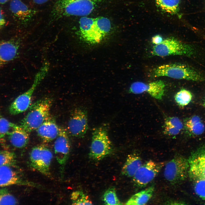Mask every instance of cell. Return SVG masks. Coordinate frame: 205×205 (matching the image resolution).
<instances>
[{"mask_svg": "<svg viewBox=\"0 0 205 205\" xmlns=\"http://www.w3.org/2000/svg\"><path fill=\"white\" fill-rule=\"evenodd\" d=\"M100 0H56L51 20L71 16H85L95 9Z\"/></svg>", "mask_w": 205, "mask_h": 205, "instance_id": "6da1fadb", "label": "cell"}, {"mask_svg": "<svg viewBox=\"0 0 205 205\" xmlns=\"http://www.w3.org/2000/svg\"><path fill=\"white\" fill-rule=\"evenodd\" d=\"M153 77H166L178 79L195 81H205V77L196 69L181 63L163 64L157 66L153 71Z\"/></svg>", "mask_w": 205, "mask_h": 205, "instance_id": "7a4b0ae2", "label": "cell"}, {"mask_svg": "<svg viewBox=\"0 0 205 205\" xmlns=\"http://www.w3.org/2000/svg\"><path fill=\"white\" fill-rule=\"evenodd\" d=\"M52 103L50 98L37 101L30 106L29 110L19 125L28 133L36 130L50 117Z\"/></svg>", "mask_w": 205, "mask_h": 205, "instance_id": "3957f363", "label": "cell"}, {"mask_svg": "<svg viewBox=\"0 0 205 205\" xmlns=\"http://www.w3.org/2000/svg\"><path fill=\"white\" fill-rule=\"evenodd\" d=\"M79 24L80 37L88 44L100 43L109 34L105 26L97 18L82 17Z\"/></svg>", "mask_w": 205, "mask_h": 205, "instance_id": "277c9868", "label": "cell"}, {"mask_svg": "<svg viewBox=\"0 0 205 205\" xmlns=\"http://www.w3.org/2000/svg\"><path fill=\"white\" fill-rule=\"evenodd\" d=\"M49 68L47 62L43 64L34 77L31 86L25 92L18 96L9 107L10 113L16 115L26 111L29 108L32 95L38 86L47 75Z\"/></svg>", "mask_w": 205, "mask_h": 205, "instance_id": "5b68a950", "label": "cell"}, {"mask_svg": "<svg viewBox=\"0 0 205 205\" xmlns=\"http://www.w3.org/2000/svg\"><path fill=\"white\" fill-rule=\"evenodd\" d=\"M195 52L192 46L173 38H166L159 44L155 45L151 52L152 55L160 57L171 55L190 57Z\"/></svg>", "mask_w": 205, "mask_h": 205, "instance_id": "8992f818", "label": "cell"}, {"mask_svg": "<svg viewBox=\"0 0 205 205\" xmlns=\"http://www.w3.org/2000/svg\"><path fill=\"white\" fill-rule=\"evenodd\" d=\"M112 147L107 129L101 126L93 129L89 156L96 160L102 159L112 152Z\"/></svg>", "mask_w": 205, "mask_h": 205, "instance_id": "52a82bcc", "label": "cell"}, {"mask_svg": "<svg viewBox=\"0 0 205 205\" xmlns=\"http://www.w3.org/2000/svg\"><path fill=\"white\" fill-rule=\"evenodd\" d=\"M189 167L188 159L182 155H177L166 164L164 177L171 184L178 183L187 178Z\"/></svg>", "mask_w": 205, "mask_h": 205, "instance_id": "ba28073f", "label": "cell"}, {"mask_svg": "<svg viewBox=\"0 0 205 205\" xmlns=\"http://www.w3.org/2000/svg\"><path fill=\"white\" fill-rule=\"evenodd\" d=\"M53 155L47 147L42 144L33 147L30 153V165L34 169L50 176V167Z\"/></svg>", "mask_w": 205, "mask_h": 205, "instance_id": "9c48e42d", "label": "cell"}, {"mask_svg": "<svg viewBox=\"0 0 205 205\" xmlns=\"http://www.w3.org/2000/svg\"><path fill=\"white\" fill-rule=\"evenodd\" d=\"M164 165V162L151 160L142 164L133 176L135 184L140 187L145 186L156 176Z\"/></svg>", "mask_w": 205, "mask_h": 205, "instance_id": "30bf717a", "label": "cell"}, {"mask_svg": "<svg viewBox=\"0 0 205 205\" xmlns=\"http://www.w3.org/2000/svg\"><path fill=\"white\" fill-rule=\"evenodd\" d=\"M87 113L81 108L75 109L69 119L67 129L72 136L78 138L84 137L88 129Z\"/></svg>", "mask_w": 205, "mask_h": 205, "instance_id": "8fae6325", "label": "cell"}, {"mask_svg": "<svg viewBox=\"0 0 205 205\" xmlns=\"http://www.w3.org/2000/svg\"><path fill=\"white\" fill-rule=\"evenodd\" d=\"M188 175L193 181L205 179V145L191 153L188 159Z\"/></svg>", "mask_w": 205, "mask_h": 205, "instance_id": "7c38bea8", "label": "cell"}, {"mask_svg": "<svg viewBox=\"0 0 205 205\" xmlns=\"http://www.w3.org/2000/svg\"><path fill=\"white\" fill-rule=\"evenodd\" d=\"M67 132L64 128L60 127L58 135L54 143V149L56 159L63 172L68 160L70 149V143Z\"/></svg>", "mask_w": 205, "mask_h": 205, "instance_id": "4fadbf2b", "label": "cell"}, {"mask_svg": "<svg viewBox=\"0 0 205 205\" xmlns=\"http://www.w3.org/2000/svg\"><path fill=\"white\" fill-rule=\"evenodd\" d=\"M165 87V83L161 80L148 83L137 81L131 85L129 91L131 93L136 94L146 92L152 97L161 100L164 96Z\"/></svg>", "mask_w": 205, "mask_h": 205, "instance_id": "5bb4252c", "label": "cell"}, {"mask_svg": "<svg viewBox=\"0 0 205 205\" xmlns=\"http://www.w3.org/2000/svg\"><path fill=\"white\" fill-rule=\"evenodd\" d=\"M12 167L5 166L0 167V186L12 185L36 187V184L23 179Z\"/></svg>", "mask_w": 205, "mask_h": 205, "instance_id": "9a60e30c", "label": "cell"}, {"mask_svg": "<svg viewBox=\"0 0 205 205\" xmlns=\"http://www.w3.org/2000/svg\"><path fill=\"white\" fill-rule=\"evenodd\" d=\"M20 42L19 40L12 39L0 40V66L16 58L19 52Z\"/></svg>", "mask_w": 205, "mask_h": 205, "instance_id": "2e32d148", "label": "cell"}, {"mask_svg": "<svg viewBox=\"0 0 205 205\" xmlns=\"http://www.w3.org/2000/svg\"><path fill=\"white\" fill-rule=\"evenodd\" d=\"M9 8L13 15L23 24L29 22L37 12L30 8L21 0H11Z\"/></svg>", "mask_w": 205, "mask_h": 205, "instance_id": "e0dca14e", "label": "cell"}, {"mask_svg": "<svg viewBox=\"0 0 205 205\" xmlns=\"http://www.w3.org/2000/svg\"><path fill=\"white\" fill-rule=\"evenodd\" d=\"M60 127L55 120L50 117L36 130L38 135L45 143L50 142L57 137Z\"/></svg>", "mask_w": 205, "mask_h": 205, "instance_id": "ac0fdd59", "label": "cell"}, {"mask_svg": "<svg viewBox=\"0 0 205 205\" xmlns=\"http://www.w3.org/2000/svg\"><path fill=\"white\" fill-rule=\"evenodd\" d=\"M28 133L20 125L16 124L8 133L6 138L12 146L22 148L25 147L29 142Z\"/></svg>", "mask_w": 205, "mask_h": 205, "instance_id": "d6986e66", "label": "cell"}, {"mask_svg": "<svg viewBox=\"0 0 205 205\" xmlns=\"http://www.w3.org/2000/svg\"><path fill=\"white\" fill-rule=\"evenodd\" d=\"M142 164L139 155L134 153L128 155L122 168V174L128 177H133Z\"/></svg>", "mask_w": 205, "mask_h": 205, "instance_id": "ffe728a7", "label": "cell"}, {"mask_svg": "<svg viewBox=\"0 0 205 205\" xmlns=\"http://www.w3.org/2000/svg\"><path fill=\"white\" fill-rule=\"evenodd\" d=\"M154 190L153 185L144 190L134 195L126 203L127 205H144L149 200Z\"/></svg>", "mask_w": 205, "mask_h": 205, "instance_id": "44dd1931", "label": "cell"}, {"mask_svg": "<svg viewBox=\"0 0 205 205\" xmlns=\"http://www.w3.org/2000/svg\"><path fill=\"white\" fill-rule=\"evenodd\" d=\"M186 129L192 135L197 136L202 134L205 127L200 117L197 116H192L188 119L185 123Z\"/></svg>", "mask_w": 205, "mask_h": 205, "instance_id": "7402d4cb", "label": "cell"}, {"mask_svg": "<svg viewBox=\"0 0 205 205\" xmlns=\"http://www.w3.org/2000/svg\"><path fill=\"white\" fill-rule=\"evenodd\" d=\"M16 125L12 123L0 115V144L6 149V137L8 133Z\"/></svg>", "mask_w": 205, "mask_h": 205, "instance_id": "603a6c76", "label": "cell"}, {"mask_svg": "<svg viewBox=\"0 0 205 205\" xmlns=\"http://www.w3.org/2000/svg\"><path fill=\"white\" fill-rule=\"evenodd\" d=\"M183 127L182 122L176 117H168L165 121L164 129L171 134H174L179 132Z\"/></svg>", "mask_w": 205, "mask_h": 205, "instance_id": "cb8c5ba5", "label": "cell"}, {"mask_svg": "<svg viewBox=\"0 0 205 205\" xmlns=\"http://www.w3.org/2000/svg\"><path fill=\"white\" fill-rule=\"evenodd\" d=\"M16 155L13 152L7 150L0 151V167L7 166L16 167Z\"/></svg>", "mask_w": 205, "mask_h": 205, "instance_id": "d4e9b609", "label": "cell"}, {"mask_svg": "<svg viewBox=\"0 0 205 205\" xmlns=\"http://www.w3.org/2000/svg\"><path fill=\"white\" fill-rule=\"evenodd\" d=\"M158 6L163 10L170 13L178 11L180 0H155Z\"/></svg>", "mask_w": 205, "mask_h": 205, "instance_id": "484cf974", "label": "cell"}, {"mask_svg": "<svg viewBox=\"0 0 205 205\" xmlns=\"http://www.w3.org/2000/svg\"><path fill=\"white\" fill-rule=\"evenodd\" d=\"M192 98V94L189 91L182 89L177 92L174 97L175 100L179 106H184L188 104Z\"/></svg>", "mask_w": 205, "mask_h": 205, "instance_id": "4316f807", "label": "cell"}, {"mask_svg": "<svg viewBox=\"0 0 205 205\" xmlns=\"http://www.w3.org/2000/svg\"><path fill=\"white\" fill-rule=\"evenodd\" d=\"M71 199L73 205H91L92 202L89 196L80 190L73 191Z\"/></svg>", "mask_w": 205, "mask_h": 205, "instance_id": "83f0119b", "label": "cell"}, {"mask_svg": "<svg viewBox=\"0 0 205 205\" xmlns=\"http://www.w3.org/2000/svg\"><path fill=\"white\" fill-rule=\"evenodd\" d=\"M103 200L106 205H120V202L118 199L115 189L111 188L107 190L103 196Z\"/></svg>", "mask_w": 205, "mask_h": 205, "instance_id": "f1b7e54d", "label": "cell"}, {"mask_svg": "<svg viewBox=\"0 0 205 205\" xmlns=\"http://www.w3.org/2000/svg\"><path fill=\"white\" fill-rule=\"evenodd\" d=\"M18 202L6 188L0 189V205H15Z\"/></svg>", "mask_w": 205, "mask_h": 205, "instance_id": "f546056e", "label": "cell"}, {"mask_svg": "<svg viewBox=\"0 0 205 205\" xmlns=\"http://www.w3.org/2000/svg\"><path fill=\"white\" fill-rule=\"evenodd\" d=\"M194 190L196 194L203 200H205V179L194 181Z\"/></svg>", "mask_w": 205, "mask_h": 205, "instance_id": "4dcf8cb0", "label": "cell"}, {"mask_svg": "<svg viewBox=\"0 0 205 205\" xmlns=\"http://www.w3.org/2000/svg\"><path fill=\"white\" fill-rule=\"evenodd\" d=\"M6 23V20L2 9L0 7V29L2 28Z\"/></svg>", "mask_w": 205, "mask_h": 205, "instance_id": "1f68e13d", "label": "cell"}, {"mask_svg": "<svg viewBox=\"0 0 205 205\" xmlns=\"http://www.w3.org/2000/svg\"><path fill=\"white\" fill-rule=\"evenodd\" d=\"M163 40L162 37L159 35H156L152 37L151 41L155 45L160 43Z\"/></svg>", "mask_w": 205, "mask_h": 205, "instance_id": "d6a6232c", "label": "cell"}, {"mask_svg": "<svg viewBox=\"0 0 205 205\" xmlns=\"http://www.w3.org/2000/svg\"><path fill=\"white\" fill-rule=\"evenodd\" d=\"M33 2L35 3L41 5L47 2L49 0H32Z\"/></svg>", "mask_w": 205, "mask_h": 205, "instance_id": "836d02e7", "label": "cell"}, {"mask_svg": "<svg viewBox=\"0 0 205 205\" xmlns=\"http://www.w3.org/2000/svg\"><path fill=\"white\" fill-rule=\"evenodd\" d=\"M10 0H0V4H4L9 1Z\"/></svg>", "mask_w": 205, "mask_h": 205, "instance_id": "e575fe53", "label": "cell"}, {"mask_svg": "<svg viewBox=\"0 0 205 205\" xmlns=\"http://www.w3.org/2000/svg\"><path fill=\"white\" fill-rule=\"evenodd\" d=\"M204 105L205 106V100H204Z\"/></svg>", "mask_w": 205, "mask_h": 205, "instance_id": "d590c367", "label": "cell"}]
</instances>
